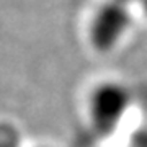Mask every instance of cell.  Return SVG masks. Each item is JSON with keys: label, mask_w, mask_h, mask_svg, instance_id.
I'll return each mask as SVG.
<instances>
[{"label": "cell", "mask_w": 147, "mask_h": 147, "mask_svg": "<svg viewBox=\"0 0 147 147\" xmlns=\"http://www.w3.org/2000/svg\"><path fill=\"white\" fill-rule=\"evenodd\" d=\"M129 103L131 96L126 87L115 82L100 85L93 92L90 101V113L95 129L100 134L113 132L126 115Z\"/></svg>", "instance_id": "6da1fadb"}, {"label": "cell", "mask_w": 147, "mask_h": 147, "mask_svg": "<svg viewBox=\"0 0 147 147\" xmlns=\"http://www.w3.org/2000/svg\"><path fill=\"white\" fill-rule=\"evenodd\" d=\"M131 25L129 7L116 0H108L95 13L90 28L92 42L98 51H111L126 34Z\"/></svg>", "instance_id": "7a4b0ae2"}, {"label": "cell", "mask_w": 147, "mask_h": 147, "mask_svg": "<svg viewBox=\"0 0 147 147\" xmlns=\"http://www.w3.org/2000/svg\"><path fill=\"white\" fill-rule=\"evenodd\" d=\"M0 147H20V137L13 126L0 124Z\"/></svg>", "instance_id": "3957f363"}, {"label": "cell", "mask_w": 147, "mask_h": 147, "mask_svg": "<svg viewBox=\"0 0 147 147\" xmlns=\"http://www.w3.org/2000/svg\"><path fill=\"white\" fill-rule=\"evenodd\" d=\"M116 2H119V3H124V5H131V3H134V2H141V0H116Z\"/></svg>", "instance_id": "277c9868"}, {"label": "cell", "mask_w": 147, "mask_h": 147, "mask_svg": "<svg viewBox=\"0 0 147 147\" xmlns=\"http://www.w3.org/2000/svg\"><path fill=\"white\" fill-rule=\"evenodd\" d=\"M141 3H142V8H144V11L147 13V0H141Z\"/></svg>", "instance_id": "5b68a950"}]
</instances>
